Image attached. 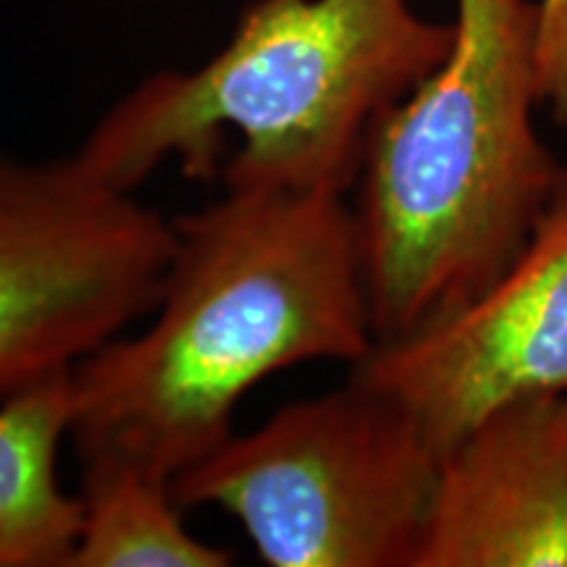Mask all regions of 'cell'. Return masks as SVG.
<instances>
[{
  "label": "cell",
  "mask_w": 567,
  "mask_h": 567,
  "mask_svg": "<svg viewBox=\"0 0 567 567\" xmlns=\"http://www.w3.org/2000/svg\"><path fill=\"white\" fill-rule=\"evenodd\" d=\"M350 195L224 189L174 218L153 323L71 371V444L163 481L234 434L237 405L268 375L360 363L375 334Z\"/></svg>",
  "instance_id": "cell-1"
},
{
  "label": "cell",
  "mask_w": 567,
  "mask_h": 567,
  "mask_svg": "<svg viewBox=\"0 0 567 567\" xmlns=\"http://www.w3.org/2000/svg\"><path fill=\"white\" fill-rule=\"evenodd\" d=\"M452 38L410 0H252L208 61L145 76L76 155L130 193L176 161L224 189L350 195L373 124Z\"/></svg>",
  "instance_id": "cell-2"
},
{
  "label": "cell",
  "mask_w": 567,
  "mask_h": 567,
  "mask_svg": "<svg viewBox=\"0 0 567 567\" xmlns=\"http://www.w3.org/2000/svg\"><path fill=\"white\" fill-rule=\"evenodd\" d=\"M442 63L368 134L358 200L375 342L465 308L567 179L538 137V0H457Z\"/></svg>",
  "instance_id": "cell-3"
},
{
  "label": "cell",
  "mask_w": 567,
  "mask_h": 567,
  "mask_svg": "<svg viewBox=\"0 0 567 567\" xmlns=\"http://www.w3.org/2000/svg\"><path fill=\"white\" fill-rule=\"evenodd\" d=\"M439 452L405 408L347 379L281 405L172 481L182 509L221 507L271 567H413Z\"/></svg>",
  "instance_id": "cell-4"
},
{
  "label": "cell",
  "mask_w": 567,
  "mask_h": 567,
  "mask_svg": "<svg viewBox=\"0 0 567 567\" xmlns=\"http://www.w3.org/2000/svg\"><path fill=\"white\" fill-rule=\"evenodd\" d=\"M174 255V218L101 179L76 151L0 147V402L151 316Z\"/></svg>",
  "instance_id": "cell-5"
},
{
  "label": "cell",
  "mask_w": 567,
  "mask_h": 567,
  "mask_svg": "<svg viewBox=\"0 0 567 567\" xmlns=\"http://www.w3.org/2000/svg\"><path fill=\"white\" fill-rule=\"evenodd\" d=\"M347 379L405 408L439 457L505 400L567 389V179L484 295L375 342Z\"/></svg>",
  "instance_id": "cell-6"
},
{
  "label": "cell",
  "mask_w": 567,
  "mask_h": 567,
  "mask_svg": "<svg viewBox=\"0 0 567 567\" xmlns=\"http://www.w3.org/2000/svg\"><path fill=\"white\" fill-rule=\"evenodd\" d=\"M413 567H567V389L505 400L439 457Z\"/></svg>",
  "instance_id": "cell-7"
},
{
  "label": "cell",
  "mask_w": 567,
  "mask_h": 567,
  "mask_svg": "<svg viewBox=\"0 0 567 567\" xmlns=\"http://www.w3.org/2000/svg\"><path fill=\"white\" fill-rule=\"evenodd\" d=\"M71 417V371L0 402V567L69 565L82 523L80 494L59 478Z\"/></svg>",
  "instance_id": "cell-8"
},
{
  "label": "cell",
  "mask_w": 567,
  "mask_h": 567,
  "mask_svg": "<svg viewBox=\"0 0 567 567\" xmlns=\"http://www.w3.org/2000/svg\"><path fill=\"white\" fill-rule=\"evenodd\" d=\"M82 523L66 567H229L184 526L172 484L118 457L82 460Z\"/></svg>",
  "instance_id": "cell-9"
},
{
  "label": "cell",
  "mask_w": 567,
  "mask_h": 567,
  "mask_svg": "<svg viewBox=\"0 0 567 567\" xmlns=\"http://www.w3.org/2000/svg\"><path fill=\"white\" fill-rule=\"evenodd\" d=\"M538 92L567 130V0H538Z\"/></svg>",
  "instance_id": "cell-10"
}]
</instances>
